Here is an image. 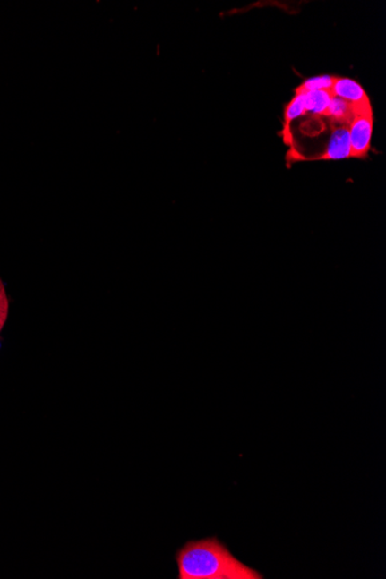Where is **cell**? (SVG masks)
Masks as SVG:
<instances>
[{"instance_id":"6da1fadb","label":"cell","mask_w":386,"mask_h":579,"mask_svg":"<svg viewBox=\"0 0 386 579\" xmlns=\"http://www.w3.org/2000/svg\"><path fill=\"white\" fill-rule=\"evenodd\" d=\"M178 579H262L257 570L235 558L217 537L191 541L175 557Z\"/></svg>"},{"instance_id":"7a4b0ae2","label":"cell","mask_w":386,"mask_h":579,"mask_svg":"<svg viewBox=\"0 0 386 579\" xmlns=\"http://www.w3.org/2000/svg\"><path fill=\"white\" fill-rule=\"evenodd\" d=\"M373 115L372 105L353 106L349 123L350 158H365L372 148Z\"/></svg>"},{"instance_id":"3957f363","label":"cell","mask_w":386,"mask_h":579,"mask_svg":"<svg viewBox=\"0 0 386 579\" xmlns=\"http://www.w3.org/2000/svg\"><path fill=\"white\" fill-rule=\"evenodd\" d=\"M350 158L349 124L334 126L325 152L310 160L338 161Z\"/></svg>"},{"instance_id":"277c9868","label":"cell","mask_w":386,"mask_h":579,"mask_svg":"<svg viewBox=\"0 0 386 579\" xmlns=\"http://www.w3.org/2000/svg\"><path fill=\"white\" fill-rule=\"evenodd\" d=\"M330 93L334 98L348 102L352 106L372 105L364 87L353 79L336 77Z\"/></svg>"},{"instance_id":"5b68a950","label":"cell","mask_w":386,"mask_h":579,"mask_svg":"<svg viewBox=\"0 0 386 579\" xmlns=\"http://www.w3.org/2000/svg\"><path fill=\"white\" fill-rule=\"evenodd\" d=\"M304 95L305 114L324 116L331 102L332 95L328 90H317Z\"/></svg>"},{"instance_id":"8992f818","label":"cell","mask_w":386,"mask_h":579,"mask_svg":"<svg viewBox=\"0 0 386 579\" xmlns=\"http://www.w3.org/2000/svg\"><path fill=\"white\" fill-rule=\"evenodd\" d=\"M325 117H329L334 124H349L353 118V106L341 98L332 97Z\"/></svg>"},{"instance_id":"52a82bcc","label":"cell","mask_w":386,"mask_h":579,"mask_svg":"<svg viewBox=\"0 0 386 579\" xmlns=\"http://www.w3.org/2000/svg\"><path fill=\"white\" fill-rule=\"evenodd\" d=\"M305 115L306 114L304 95L296 94V97L293 98V100L288 103L285 109L284 131H282V133H284L286 144H290V124L296 118L305 116Z\"/></svg>"},{"instance_id":"ba28073f","label":"cell","mask_w":386,"mask_h":579,"mask_svg":"<svg viewBox=\"0 0 386 579\" xmlns=\"http://www.w3.org/2000/svg\"><path fill=\"white\" fill-rule=\"evenodd\" d=\"M336 77L332 75H318L306 79L296 89V94H306L310 92H317V90H331Z\"/></svg>"},{"instance_id":"9c48e42d","label":"cell","mask_w":386,"mask_h":579,"mask_svg":"<svg viewBox=\"0 0 386 579\" xmlns=\"http://www.w3.org/2000/svg\"><path fill=\"white\" fill-rule=\"evenodd\" d=\"M11 302L6 285L4 284L2 277H0V335H2L4 328L6 327L7 320H9Z\"/></svg>"}]
</instances>
